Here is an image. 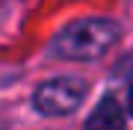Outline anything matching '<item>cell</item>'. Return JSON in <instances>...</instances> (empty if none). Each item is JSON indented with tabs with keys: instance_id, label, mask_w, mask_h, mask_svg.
<instances>
[{
	"instance_id": "6da1fadb",
	"label": "cell",
	"mask_w": 133,
	"mask_h": 130,
	"mask_svg": "<svg viewBox=\"0 0 133 130\" xmlns=\"http://www.w3.org/2000/svg\"><path fill=\"white\" fill-rule=\"evenodd\" d=\"M118 24L109 18H83L59 30L53 50L62 59H98L118 42Z\"/></svg>"
},
{
	"instance_id": "7a4b0ae2",
	"label": "cell",
	"mask_w": 133,
	"mask_h": 130,
	"mask_svg": "<svg viewBox=\"0 0 133 130\" xmlns=\"http://www.w3.org/2000/svg\"><path fill=\"white\" fill-rule=\"evenodd\" d=\"M86 98V83L80 77H53L36 89L33 104L44 115H68Z\"/></svg>"
},
{
	"instance_id": "3957f363",
	"label": "cell",
	"mask_w": 133,
	"mask_h": 130,
	"mask_svg": "<svg viewBox=\"0 0 133 130\" xmlns=\"http://www.w3.org/2000/svg\"><path fill=\"white\" fill-rule=\"evenodd\" d=\"M86 130H124V112H121V106L115 104L112 98L101 101L95 106V112L89 115V121H86Z\"/></svg>"
},
{
	"instance_id": "277c9868",
	"label": "cell",
	"mask_w": 133,
	"mask_h": 130,
	"mask_svg": "<svg viewBox=\"0 0 133 130\" xmlns=\"http://www.w3.org/2000/svg\"><path fill=\"white\" fill-rule=\"evenodd\" d=\"M127 110H130V115H133V86H130V95H127Z\"/></svg>"
}]
</instances>
